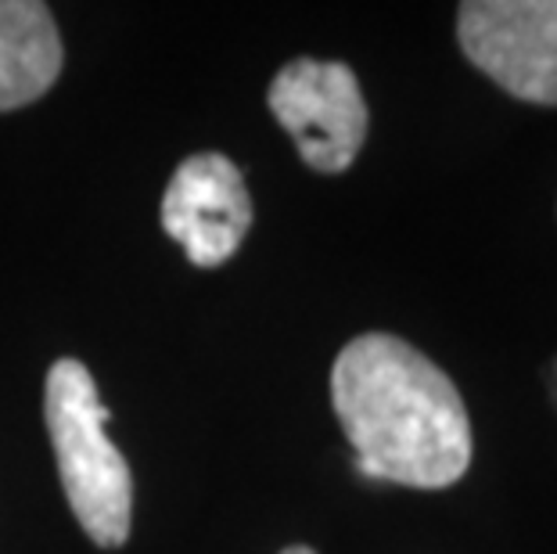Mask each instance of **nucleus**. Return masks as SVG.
<instances>
[{
    "label": "nucleus",
    "mask_w": 557,
    "mask_h": 554,
    "mask_svg": "<svg viewBox=\"0 0 557 554\" xmlns=\"http://www.w3.org/2000/svg\"><path fill=\"white\" fill-rule=\"evenodd\" d=\"M331 404L367 479L446 490L471 465V421L457 385L396 335L367 332L338 353Z\"/></svg>",
    "instance_id": "f257e3e1"
},
{
    "label": "nucleus",
    "mask_w": 557,
    "mask_h": 554,
    "mask_svg": "<svg viewBox=\"0 0 557 554\" xmlns=\"http://www.w3.org/2000/svg\"><path fill=\"white\" fill-rule=\"evenodd\" d=\"M44 418L51 432L58 476L76 522L98 547H123L134 515V479L126 457L109 440V410L94 374L79 360H54L47 371Z\"/></svg>",
    "instance_id": "f03ea898"
},
{
    "label": "nucleus",
    "mask_w": 557,
    "mask_h": 554,
    "mask_svg": "<svg viewBox=\"0 0 557 554\" xmlns=\"http://www.w3.org/2000/svg\"><path fill=\"white\" fill-rule=\"evenodd\" d=\"M457 40L511 98L557 109V0H468L457 11Z\"/></svg>",
    "instance_id": "7ed1b4c3"
},
{
    "label": "nucleus",
    "mask_w": 557,
    "mask_h": 554,
    "mask_svg": "<svg viewBox=\"0 0 557 554\" xmlns=\"http://www.w3.org/2000/svg\"><path fill=\"white\" fill-rule=\"evenodd\" d=\"M267 104L292 134L310 170L342 173L357 162L371 115L360 79L349 65L295 58L274 76Z\"/></svg>",
    "instance_id": "20e7f679"
},
{
    "label": "nucleus",
    "mask_w": 557,
    "mask_h": 554,
    "mask_svg": "<svg viewBox=\"0 0 557 554\" xmlns=\"http://www.w3.org/2000/svg\"><path fill=\"white\" fill-rule=\"evenodd\" d=\"M248 227L252 198L227 156L201 151L176 167L162 195V231L184 245L195 267H223L242 249Z\"/></svg>",
    "instance_id": "39448f33"
},
{
    "label": "nucleus",
    "mask_w": 557,
    "mask_h": 554,
    "mask_svg": "<svg viewBox=\"0 0 557 554\" xmlns=\"http://www.w3.org/2000/svg\"><path fill=\"white\" fill-rule=\"evenodd\" d=\"M62 37L40 0H0V112L40 101L62 73Z\"/></svg>",
    "instance_id": "423d86ee"
},
{
    "label": "nucleus",
    "mask_w": 557,
    "mask_h": 554,
    "mask_svg": "<svg viewBox=\"0 0 557 554\" xmlns=\"http://www.w3.org/2000/svg\"><path fill=\"white\" fill-rule=\"evenodd\" d=\"M281 554H317L313 547H302V544H295V547H284Z\"/></svg>",
    "instance_id": "0eeeda50"
}]
</instances>
